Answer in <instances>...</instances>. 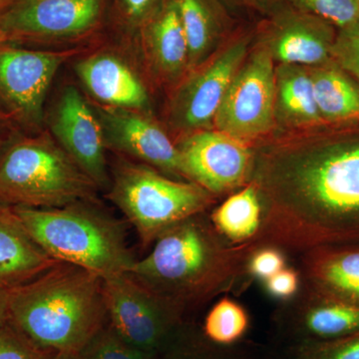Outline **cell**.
I'll list each match as a JSON object with an SVG mask.
<instances>
[{"label":"cell","mask_w":359,"mask_h":359,"mask_svg":"<svg viewBox=\"0 0 359 359\" xmlns=\"http://www.w3.org/2000/svg\"><path fill=\"white\" fill-rule=\"evenodd\" d=\"M255 184L264 205L252 242L294 256L359 245V142L292 149L266 156Z\"/></svg>","instance_id":"1"},{"label":"cell","mask_w":359,"mask_h":359,"mask_svg":"<svg viewBox=\"0 0 359 359\" xmlns=\"http://www.w3.org/2000/svg\"><path fill=\"white\" fill-rule=\"evenodd\" d=\"M257 248L252 241L231 244L203 212L163 233L127 275L186 316L219 295L247 289L250 257Z\"/></svg>","instance_id":"2"},{"label":"cell","mask_w":359,"mask_h":359,"mask_svg":"<svg viewBox=\"0 0 359 359\" xmlns=\"http://www.w3.org/2000/svg\"><path fill=\"white\" fill-rule=\"evenodd\" d=\"M8 321L39 348L77 355L108 323L103 278L57 263L11 290Z\"/></svg>","instance_id":"3"},{"label":"cell","mask_w":359,"mask_h":359,"mask_svg":"<svg viewBox=\"0 0 359 359\" xmlns=\"http://www.w3.org/2000/svg\"><path fill=\"white\" fill-rule=\"evenodd\" d=\"M13 209L37 244L59 263L79 266L104 280L128 273L137 261L124 224L94 201L51 209Z\"/></svg>","instance_id":"4"},{"label":"cell","mask_w":359,"mask_h":359,"mask_svg":"<svg viewBox=\"0 0 359 359\" xmlns=\"http://www.w3.org/2000/svg\"><path fill=\"white\" fill-rule=\"evenodd\" d=\"M98 187L46 137H22L0 150V202L51 209L94 201Z\"/></svg>","instance_id":"5"},{"label":"cell","mask_w":359,"mask_h":359,"mask_svg":"<svg viewBox=\"0 0 359 359\" xmlns=\"http://www.w3.org/2000/svg\"><path fill=\"white\" fill-rule=\"evenodd\" d=\"M108 198L147 248L175 224L208 212L216 196L194 182L168 178L143 163L122 161L113 171Z\"/></svg>","instance_id":"6"},{"label":"cell","mask_w":359,"mask_h":359,"mask_svg":"<svg viewBox=\"0 0 359 359\" xmlns=\"http://www.w3.org/2000/svg\"><path fill=\"white\" fill-rule=\"evenodd\" d=\"M108 323L123 339L158 359L188 325L178 309L127 273L103 280Z\"/></svg>","instance_id":"7"},{"label":"cell","mask_w":359,"mask_h":359,"mask_svg":"<svg viewBox=\"0 0 359 359\" xmlns=\"http://www.w3.org/2000/svg\"><path fill=\"white\" fill-rule=\"evenodd\" d=\"M105 0H15L0 20L8 42L65 41L95 32Z\"/></svg>","instance_id":"8"},{"label":"cell","mask_w":359,"mask_h":359,"mask_svg":"<svg viewBox=\"0 0 359 359\" xmlns=\"http://www.w3.org/2000/svg\"><path fill=\"white\" fill-rule=\"evenodd\" d=\"M273 346L327 341L359 330V306L306 285L280 302L271 316Z\"/></svg>","instance_id":"9"},{"label":"cell","mask_w":359,"mask_h":359,"mask_svg":"<svg viewBox=\"0 0 359 359\" xmlns=\"http://www.w3.org/2000/svg\"><path fill=\"white\" fill-rule=\"evenodd\" d=\"M75 50H33L0 43V107L28 126L42 120L45 96Z\"/></svg>","instance_id":"10"},{"label":"cell","mask_w":359,"mask_h":359,"mask_svg":"<svg viewBox=\"0 0 359 359\" xmlns=\"http://www.w3.org/2000/svg\"><path fill=\"white\" fill-rule=\"evenodd\" d=\"M276 80L271 56L257 52L226 91L215 117L219 131L244 141L271 129L275 114Z\"/></svg>","instance_id":"11"},{"label":"cell","mask_w":359,"mask_h":359,"mask_svg":"<svg viewBox=\"0 0 359 359\" xmlns=\"http://www.w3.org/2000/svg\"><path fill=\"white\" fill-rule=\"evenodd\" d=\"M177 147L187 179L216 197L240 190L254 171L244 141L219 130L197 132Z\"/></svg>","instance_id":"12"},{"label":"cell","mask_w":359,"mask_h":359,"mask_svg":"<svg viewBox=\"0 0 359 359\" xmlns=\"http://www.w3.org/2000/svg\"><path fill=\"white\" fill-rule=\"evenodd\" d=\"M52 130L60 147L88 175L98 188L109 186L106 140L102 124L90 109L81 94L73 87L63 92Z\"/></svg>","instance_id":"13"},{"label":"cell","mask_w":359,"mask_h":359,"mask_svg":"<svg viewBox=\"0 0 359 359\" xmlns=\"http://www.w3.org/2000/svg\"><path fill=\"white\" fill-rule=\"evenodd\" d=\"M105 140L120 152L187 179L178 147L154 122L135 110L110 108L102 113Z\"/></svg>","instance_id":"14"},{"label":"cell","mask_w":359,"mask_h":359,"mask_svg":"<svg viewBox=\"0 0 359 359\" xmlns=\"http://www.w3.org/2000/svg\"><path fill=\"white\" fill-rule=\"evenodd\" d=\"M247 45H231L187 84L176 102L177 119L187 128H202L216 117L224 95L244 61Z\"/></svg>","instance_id":"15"},{"label":"cell","mask_w":359,"mask_h":359,"mask_svg":"<svg viewBox=\"0 0 359 359\" xmlns=\"http://www.w3.org/2000/svg\"><path fill=\"white\" fill-rule=\"evenodd\" d=\"M297 257L302 285L359 306V245L314 248Z\"/></svg>","instance_id":"16"},{"label":"cell","mask_w":359,"mask_h":359,"mask_svg":"<svg viewBox=\"0 0 359 359\" xmlns=\"http://www.w3.org/2000/svg\"><path fill=\"white\" fill-rule=\"evenodd\" d=\"M57 263L37 244L13 207L0 202V287L15 289Z\"/></svg>","instance_id":"17"},{"label":"cell","mask_w":359,"mask_h":359,"mask_svg":"<svg viewBox=\"0 0 359 359\" xmlns=\"http://www.w3.org/2000/svg\"><path fill=\"white\" fill-rule=\"evenodd\" d=\"M76 72L99 101L118 109L138 110L148 105V94L140 79L120 59L95 55L80 61Z\"/></svg>","instance_id":"18"},{"label":"cell","mask_w":359,"mask_h":359,"mask_svg":"<svg viewBox=\"0 0 359 359\" xmlns=\"http://www.w3.org/2000/svg\"><path fill=\"white\" fill-rule=\"evenodd\" d=\"M332 43L330 23L311 14L302 11L287 14L276 21L273 53L287 65L323 62L330 53Z\"/></svg>","instance_id":"19"},{"label":"cell","mask_w":359,"mask_h":359,"mask_svg":"<svg viewBox=\"0 0 359 359\" xmlns=\"http://www.w3.org/2000/svg\"><path fill=\"white\" fill-rule=\"evenodd\" d=\"M144 39L151 59L162 72L178 74L189 62V47L174 0H166L144 25Z\"/></svg>","instance_id":"20"},{"label":"cell","mask_w":359,"mask_h":359,"mask_svg":"<svg viewBox=\"0 0 359 359\" xmlns=\"http://www.w3.org/2000/svg\"><path fill=\"white\" fill-rule=\"evenodd\" d=\"M216 230L233 245L250 242L259 235L264 219V205L259 188L250 182L231 194L210 212Z\"/></svg>","instance_id":"21"},{"label":"cell","mask_w":359,"mask_h":359,"mask_svg":"<svg viewBox=\"0 0 359 359\" xmlns=\"http://www.w3.org/2000/svg\"><path fill=\"white\" fill-rule=\"evenodd\" d=\"M158 359H271V346L249 340L231 346H221L208 339L202 332L188 323L173 344Z\"/></svg>","instance_id":"22"},{"label":"cell","mask_w":359,"mask_h":359,"mask_svg":"<svg viewBox=\"0 0 359 359\" xmlns=\"http://www.w3.org/2000/svg\"><path fill=\"white\" fill-rule=\"evenodd\" d=\"M314 97L320 117L328 120L359 118V88L344 73L321 69L311 75Z\"/></svg>","instance_id":"23"},{"label":"cell","mask_w":359,"mask_h":359,"mask_svg":"<svg viewBox=\"0 0 359 359\" xmlns=\"http://www.w3.org/2000/svg\"><path fill=\"white\" fill-rule=\"evenodd\" d=\"M189 47V62L209 50L219 30V16L211 0H174Z\"/></svg>","instance_id":"24"},{"label":"cell","mask_w":359,"mask_h":359,"mask_svg":"<svg viewBox=\"0 0 359 359\" xmlns=\"http://www.w3.org/2000/svg\"><path fill=\"white\" fill-rule=\"evenodd\" d=\"M250 327L247 309L230 297H222L210 309L203 323L205 337L215 344L231 346L244 339Z\"/></svg>","instance_id":"25"},{"label":"cell","mask_w":359,"mask_h":359,"mask_svg":"<svg viewBox=\"0 0 359 359\" xmlns=\"http://www.w3.org/2000/svg\"><path fill=\"white\" fill-rule=\"evenodd\" d=\"M276 95H278L280 107L287 117L299 122L320 119L313 78L304 71H285L276 83Z\"/></svg>","instance_id":"26"},{"label":"cell","mask_w":359,"mask_h":359,"mask_svg":"<svg viewBox=\"0 0 359 359\" xmlns=\"http://www.w3.org/2000/svg\"><path fill=\"white\" fill-rule=\"evenodd\" d=\"M271 359H359V330L340 339L271 346Z\"/></svg>","instance_id":"27"},{"label":"cell","mask_w":359,"mask_h":359,"mask_svg":"<svg viewBox=\"0 0 359 359\" xmlns=\"http://www.w3.org/2000/svg\"><path fill=\"white\" fill-rule=\"evenodd\" d=\"M75 356L78 359H156L123 339L109 323Z\"/></svg>","instance_id":"28"},{"label":"cell","mask_w":359,"mask_h":359,"mask_svg":"<svg viewBox=\"0 0 359 359\" xmlns=\"http://www.w3.org/2000/svg\"><path fill=\"white\" fill-rule=\"evenodd\" d=\"M299 11L311 14L339 29L359 21V0H292Z\"/></svg>","instance_id":"29"},{"label":"cell","mask_w":359,"mask_h":359,"mask_svg":"<svg viewBox=\"0 0 359 359\" xmlns=\"http://www.w3.org/2000/svg\"><path fill=\"white\" fill-rule=\"evenodd\" d=\"M52 354L35 346L9 321L0 328V359H49Z\"/></svg>","instance_id":"30"},{"label":"cell","mask_w":359,"mask_h":359,"mask_svg":"<svg viewBox=\"0 0 359 359\" xmlns=\"http://www.w3.org/2000/svg\"><path fill=\"white\" fill-rule=\"evenodd\" d=\"M344 69L359 80V21L340 29L330 49Z\"/></svg>","instance_id":"31"},{"label":"cell","mask_w":359,"mask_h":359,"mask_svg":"<svg viewBox=\"0 0 359 359\" xmlns=\"http://www.w3.org/2000/svg\"><path fill=\"white\" fill-rule=\"evenodd\" d=\"M287 254L273 245H262L254 250L249 261V273L252 280H268L287 268Z\"/></svg>","instance_id":"32"},{"label":"cell","mask_w":359,"mask_h":359,"mask_svg":"<svg viewBox=\"0 0 359 359\" xmlns=\"http://www.w3.org/2000/svg\"><path fill=\"white\" fill-rule=\"evenodd\" d=\"M264 285L271 297H276L280 302L285 301L299 292L302 285L301 275L297 269L287 266L264 280Z\"/></svg>","instance_id":"33"},{"label":"cell","mask_w":359,"mask_h":359,"mask_svg":"<svg viewBox=\"0 0 359 359\" xmlns=\"http://www.w3.org/2000/svg\"><path fill=\"white\" fill-rule=\"evenodd\" d=\"M166 0H118L123 15L131 25H145Z\"/></svg>","instance_id":"34"},{"label":"cell","mask_w":359,"mask_h":359,"mask_svg":"<svg viewBox=\"0 0 359 359\" xmlns=\"http://www.w3.org/2000/svg\"><path fill=\"white\" fill-rule=\"evenodd\" d=\"M11 290L0 287V328L8 323Z\"/></svg>","instance_id":"35"},{"label":"cell","mask_w":359,"mask_h":359,"mask_svg":"<svg viewBox=\"0 0 359 359\" xmlns=\"http://www.w3.org/2000/svg\"><path fill=\"white\" fill-rule=\"evenodd\" d=\"M15 0H0V20Z\"/></svg>","instance_id":"36"},{"label":"cell","mask_w":359,"mask_h":359,"mask_svg":"<svg viewBox=\"0 0 359 359\" xmlns=\"http://www.w3.org/2000/svg\"><path fill=\"white\" fill-rule=\"evenodd\" d=\"M49 359H78L76 356L72 355V354L66 353H54L52 354Z\"/></svg>","instance_id":"37"},{"label":"cell","mask_w":359,"mask_h":359,"mask_svg":"<svg viewBox=\"0 0 359 359\" xmlns=\"http://www.w3.org/2000/svg\"><path fill=\"white\" fill-rule=\"evenodd\" d=\"M0 43H6V39H4V35L0 33Z\"/></svg>","instance_id":"38"}]
</instances>
